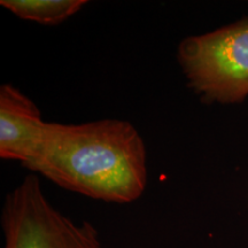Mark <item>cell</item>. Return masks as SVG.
I'll return each instance as SVG.
<instances>
[{
	"instance_id": "6da1fadb",
	"label": "cell",
	"mask_w": 248,
	"mask_h": 248,
	"mask_svg": "<svg viewBox=\"0 0 248 248\" xmlns=\"http://www.w3.org/2000/svg\"><path fill=\"white\" fill-rule=\"evenodd\" d=\"M28 169L91 199L129 203L146 188V146L128 121L48 122L38 156Z\"/></svg>"
},
{
	"instance_id": "7a4b0ae2",
	"label": "cell",
	"mask_w": 248,
	"mask_h": 248,
	"mask_svg": "<svg viewBox=\"0 0 248 248\" xmlns=\"http://www.w3.org/2000/svg\"><path fill=\"white\" fill-rule=\"evenodd\" d=\"M177 58L188 86L206 102L234 104L248 95V21L183 39Z\"/></svg>"
},
{
	"instance_id": "3957f363",
	"label": "cell",
	"mask_w": 248,
	"mask_h": 248,
	"mask_svg": "<svg viewBox=\"0 0 248 248\" xmlns=\"http://www.w3.org/2000/svg\"><path fill=\"white\" fill-rule=\"evenodd\" d=\"M1 226L4 248H102L97 229L55 209L36 175L27 176L7 194Z\"/></svg>"
},
{
	"instance_id": "277c9868",
	"label": "cell",
	"mask_w": 248,
	"mask_h": 248,
	"mask_svg": "<svg viewBox=\"0 0 248 248\" xmlns=\"http://www.w3.org/2000/svg\"><path fill=\"white\" fill-rule=\"evenodd\" d=\"M48 122L31 99L11 84L0 86V157L30 166L38 156Z\"/></svg>"
},
{
	"instance_id": "5b68a950",
	"label": "cell",
	"mask_w": 248,
	"mask_h": 248,
	"mask_svg": "<svg viewBox=\"0 0 248 248\" xmlns=\"http://www.w3.org/2000/svg\"><path fill=\"white\" fill-rule=\"evenodd\" d=\"M0 5L22 20L54 26L75 15L85 0H1Z\"/></svg>"
}]
</instances>
